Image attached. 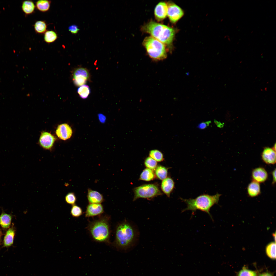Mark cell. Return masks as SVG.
<instances>
[{"label":"cell","instance_id":"24","mask_svg":"<svg viewBox=\"0 0 276 276\" xmlns=\"http://www.w3.org/2000/svg\"><path fill=\"white\" fill-rule=\"evenodd\" d=\"M168 168L159 165L155 169V174L159 179L163 180L167 177Z\"/></svg>","mask_w":276,"mask_h":276},{"label":"cell","instance_id":"38","mask_svg":"<svg viewBox=\"0 0 276 276\" xmlns=\"http://www.w3.org/2000/svg\"><path fill=\"white\" fill-rule=\"evenodd\" d=\"M3 235L2 232V230L0 228V243L1 240V237Z\"/></svg>","mask_w":276,"mask_h":276},{"label":"cell","instance_id":"28","mask_svg":"<svg viewBox=\"0 0 276 276\" xmlns=\"http://www.w3.org/2000/svg\"><path fill=\"white\" fill-rule=\"evenodd\" d=\"M150 157L156 160L157 162H160L164 160V156L163 153L157 150H151L149 152Z\"/></svg>","mask_w":276,"mask_h":276},{"label":"cell","instance_id":"15","mask_svg":"<svg viewBox=\"0 0 276 276\" xmlns=\"http://www.w3.org/2000/svg\"><path fill=\"white\" fill-rule=\"evenodd\" d=\"M175 187V182L171 177H167L163 180L161 188L163 192L169 197Z\"/></svg>","mask_w":276,"mask_h":276},{"label":"cell","instance_id":"30","mask_svg":"<svg viewBox=\"0 0 276 276\" xmlns=\"http://www.w3.org/2000/svg\"><path fill=\"white\" fill-rule=\"evenodd\" d=\"M83 211L81 208L75 204L73 205L71 210V213L73 217H78L82 214Z\"/></svg>","mask_w":276,"mask_h":276},{"label":"cell","instance_id":"2","mask_svg":"<svg viewBox=\"0 0 276 276\" xmlns=\"http://www.w3.org/2000/svg\"><path fill=\"white\" fill-rule=\"evenodd\" d=\"M141 30L167 46L171 44L175 34L172 28L152 20L143 25Z\"/></svg>","mask_w":276,"mask_h":276},{"label":"cell","instance_id":"8","mask_svg":"<svg viewBox=\"0 0 276 276\" xmlns=\"http://www.w3.org/2000/svg\"><path fill=\"white\" fill-rule=\"evenodd\" d=\"M167 5V15L171 22L175 23L183 16V11L180 7L173 3L169 2Z\"/></svg>","mask_w":276,"mask_h":276},{"label":"cell","instance_id":"39","mask_svg":"<svg viewBox=\"0 0 276 276\" xmlns=\"http://www.w3.org/2000/svg\"><path fill=\"white\" fill-rule=\"evenodd\" d=\"M272 235H273V237L274 238V241H275H275H276V233H275V232L274 233H273L272 234Z\"/></svg>","mask_w":276,"mask_h":276},{"label":"cell","instance_id":"14","mask_svg":"<svg viewBox=\"0 0 276 276\" xmlns=\"http://www.w3.org/2000/svg\"><path fill=\"white\" fill-rule=\"evenodd\" d=\"M103 211V206L101 204H89L87 207L85 216H97L102 214Z\"/></svg>","mask_w":276,"mask_h":276},{"label":"cell","instance_id":"5","mask_svg":"<svg viewBox=\"0 0 276 276\" xmlns=\"http://www.w3.org/2000/svg\"><path fill=\"white\" fill-rule=\"evenodd\" d=\"M89 229L93 238L96 241H108L110 231L108 218L103 217L95 221L90 224Z\"/></svg>","mask_w":276,"mask_h":276},{"label":"cell","instance_id":"35","mask_svg":"<svg viewBox=\"0 0 276 276\" xmlns=\"http://www.w3.org/2000/svg\"><path fill=\"white\" fill-rule=\"evenodd\" d=\"M272 175V184L274 185L276 182V169L275 168L271 172Z\"/></svg>","mask_w":276,"mask_h":276},{"label":"cell","instance_id":"16","mask_svg":"<svg viewBox=\"0 0 276 276\" xmlns=\"http://www.w3.org/2000/svg\"><path fill=\"white\" fill-rule=\"evenodd\" d=\"M87 197L89 204H101L104 200L103 197L101 194L90 189L88 190Z\"/></svg>","mask_w":276,"mask_h":276},{"label":"cell","instance_id":"17","mask_svg":"<svg viewBox=\"0 0 276 276\" xmlns=\"http://www.w3.org/2000/svg\"><path fill=\"white\" fill-rule=\"evenodd\" d=\"M15 231V227L12 226L7 231L3 239V245L4 247H8L13 244Z\"/></svg>","mask_w":276,"mask_h":276},{"label":"cell","instance_id":"1","mask_svg":"<svg viewBox=\"0 0 276 276\" xmlns=\"http://www.w3.org/2000/svg\"><path fill=\"white\" fill-rule=\"evenodd\" d=\"M221 194L217 193L213 195L207 194H201L194 199H180L187 205V207L182 210V212L187 211H192V215L194 214L196 211L200 210L207 213L211 219L213 220L210 213L211 208L215 204H218Z\"/></svg>","mask_w":276,"mask_h":276},{"label":"cell","instance_id":"22","mask_svg":"<svg viewBox=\"0 0 276 276\" xmlns=\"http://www.w3.org/2000/svg\"><path fill=\"white\" fill-rule=\"evenodd\" d=\"M33 27L35 32L37 33L44 34L47 30V25L45 21H37L34 24Z\"/></svg>","mask_w":276,"mask_h":276},{"label":"cell","instance_id":"32","mask_svg":"<svg viewBox=\"0 0 276 276\" xmlns=\"http://www.w3.org/2000/svg\"><path fill=\"white\" fill-rule=\"evenodd\" d=\"M238 276H257V273L255 271L244 268L238 273Z\"/></svg>","mask_w":276,"mask_h":276},{"label":"cell","instance_id":"6","mask_svg":"<svg viewBox=\"0 0 276 276\" xmlns=\"http://www.w3.org/2000/svg\"><path fill=\"white\" fill-rule=\"evenodd\" d=\"M133 200L139 198L151 199L162 193L158 187L154 184H146L135 188Z\"/></svg>","mask_w":276,"mask_h":276},{"label":"cell","instance_id":"3","mask_svg":"<svg viewBox=\"0 0 276 276\" xmlns=\"http://www.w3.org/2000/svg\"><path fill=\"white\" fill-rule=\"evenodd\" d=\"M136 236L135 229L132 226L126 221L119 224L116 233V243L119 248L125 250L130 247Z\"/></svg>","mask_w":276,"mask_h":276},{"label":"cell","instance_id":"18","mask_svg":"<svg viewBox=\"0 0 276 276\" xmlns=\"http://www.w3.org/2000/svg\"><path fill=\"white\" fill-rule=\"evenodd\" d=\"M247 191V194L249 197H254L258 196L261 192L260 184L252 180L248 185Z\"/></svg>","mask_w":276,"mask_h":276},{"label":"cell","instance_id":"13","mask_svg":"<svg viewBox=\"0 0 276 276\" xmlns=\"http://www.w3.org/2000/svg\"><path fill=\"white\" fill-rule=\"evenodd\" d=\"M167 5L166 3H159L156 6L154 10V15L156 19L160 21L164 19L167 15Z\"/></svg>","mask_w":276,"mask_h":276},{"label":"cell","instance_id":"34","mask_svg":"<svg viewBox=\"0 0 276 276\" xmlns=\"http://www.w3.org/2000/svg\"><path fill=\"white\" fill-rule=\"evenodd\" d=\"M211 123V121H210L203 122L200 123L197 126V127L200 129H204L208 126Z\"/></svg>","mask_w":276,"mask_h":276},{"label":"cell","instance_id":"25","mask_svg":"<svg viewBox=\"0 0 276 276\" xmlns=\"http://www.w3.org/2000/svg\"><path fill=\"white\" fill-rule=\"evenodd\" d=\"M57 38V33L53 30H47L44 33V40L46 43H48L54 42Z\"/></svg>","mask_w":276,"mask_h":276},{"label":"cell","instance_id":"27","mask_svg":"<svg viewBox=\"0 0 276 276\" xmlns=\"http://www.w3.org/2000/svg\"><path fill=\"white\" fill-rule=\"evenodd\" d=\"M77 91L80 97L85 99L88 97L90 93V90L88 85H84L80 86L78 89Z\"/></svg>","mask_w":276,"mask_h":276},{"label":"cell","instance_id":"29","mask_svg":"<svg viewBox=\"0 0 276 276\" xmlns=\"http://www.w3.org/2000/svg\"><path fill=\"white\" fill-rule=\"evenodd\" d=\"M144 164L147 168L153 170H155L157 167V162L153 158L148 157L145 159Z\"/></svg>","mask_w":276,"mask_h":276},{"label":"cell","instance_id":"9","mask_svg":"<svg viewBox=\"0 0 276 276\" xmlns=\"http://www.w3.org/2000/svg\"><path fill=\"white\" fill-rule=\"evenodd\" d=\"M55 140V137L51 133L43 132L41 133L40 136L39 143L43 148L49 150L52 147Z\"/></svg>","mask_w":276,"mask_h":276},{"label":"cell","instance_id":"12","mask_svg":"<svg viewBox=\"0 0 276 276\" xmlns=\"http://www.w3.org/2000/svg\"><path fill=\"white\" fill-rule=\"evenodd\" d=\"M262 161L266 164L274 165L276 163V152L272 148L265 147L261 154Z\"/></svg>","mask_w":276,"mask_h":276},{"label":"cell","instance_id":"37","mask_svg":"<svg viewBox=\"0 0 276 276\" xmlns=\"http://www.w3.org/2000/svg\"><path fill=\"white\" fill-rule=\"evenodd\" d=\"M99 118L100 121L102 122L104 121L105 120V118L104 117V116L102 115H100L99 116Z\"/></svg>","mask_w":276,"mask_h":276},{"label":"cell","instance_id":"10","mask_svg":"<svg viewBox=\"0 0 276 276\" xmlns=\"http://www.w3.org/2000/svg\"><path fill=\"white\" fill-rule=\"evenodd\" d=\"M251 176L252 180L259 183L265 182L268 179V175L264 168L259 167L252 170Z\"/></svg>","mask_w":276,"mask_h":276},{"label":"cell","instance_id":"23","mask_svg":"<svg viewBox=\"0 0 276 276\" xmlns=\"http://www.w3.org/2000/svg\"><path fill=\"white\" fill-rule=\"evenodd\" d=\"M155 178V175L153 170L148 168L144 169L140 174L139 179L146 181L153 180Z\"/></svg>","mask_w":276,"mask_h":276},{"label":"cell","instance_id":"19","mask_svg":"<svg viewBox=\"0 0 276 276\" xmlns=\"http://www.w3.org/2000/svg\"><path fill=\"white\" fill-rule=\"evenodd\" d=\"M12 217V214H7L2 211L0 215V225L3 229L9 228Z\"/></svg>","mask_w":276,"mask_h":276},{"label":"cell","instance_id":"7","mask_svg":"<svg viewBox=\"0 0 276 276\" xmlns=\"http://www.w3.org/2000/svg\"><path fill=\"white\" fill-rule=\"evenodd\" d=\"M90 75L88 70L86 68L79 67L76 68L73 74V80L76 86H81L84 85L89 79Z\"/></svg>","mask_w":276,"mask_h":276},{"label":"cell","instance_id":"26","mask_svg":"<svg viewBox=\"0 0 276 276\" xmlns=\"http://www.w3.org/2000/svg\"><path fill=\"white\" fill-rule=\"evenodd\" d=\"M266 252L268 256L273 259L276 258V244L271 242L266 247Z\"/></svg>","mask_w":276,"mask_h":276},{"label":"cell","instance_id":"36","mask_svg":"<svg viewBox=\"0 0 276 276\" xmlns=\"http://www.w3.org/2000/svg\"><path fill=\"white\" fill-rule=\"evenodd\" d=\"M259 276H273V275L270 273L266 272L260 274Z\"/></svg>","mask_w":276,"mask_h":276},{"label":"cell","instance_id":"4","mask_svg":"<svg viewBox=\"0 0 276 276\" xmlns=\"http://www.w3.org/2000/svg\"><path fill=\"white\" fill-rule=\"evenodd\" d=\"M143 45L149 56L152 59L159 61L165 59L167 53L165 45L152 36L146 37Z\"/></svg>","mask_w":276,"mask_h":276},{"label":"cell","instance_id":"21","mask_svg":"<svg viewBox=\"0 0 276 276\" xmlns=\"http://www.w3.org/2000/svg\"><path fill=\"white\" fill-rule=\"evenodd\" d=\"M51 1L47 0H40L35 3L36 8L42 12L48 11L50 9Z\"/></svg>","mask_w":276,"mask_h":276},{"label":"cell","instance_id":"33","mask_svg":"<svg viewBox=\"0 0 276 276\" xmlns=\"http://www.w3.org/2000/svg\"><path fill=\"white\" fill-rule=\"evenodd\" d=\"M68 30L72 34H75L77 33L79 29L76 25H72L68 27Z\"/></svg>","mask_w":276,"mask_h":276},{"label":"cell","instance_id":"11","mask_svg":"<svg viewBox=\"0 0 276 276\" xmlns=\"http://www.w3.org/2000/svg\"><path fill=\"white\" fill-rule=\"evenodd\" d=\"M55 133L60 139L66 140L71 137L73 132L71 127L67 124L64 123L58 126Z\"/></svg>","mask_w":276,"mask_h":276},{"label":"cell","instance_id":"20","mask_svg":"<svg viewBox=\"0 0 276 276\" xmlns=\"http://www.w3.org/2000/svg\"><path fill=\"white\" fill-rule=\"evenodd\" d=\"M36 8V5L32 1L26 0L22 2L21 9L23 12L26 15L33 13L34 12Z\"/></svg>","mask_w":276,"mask_h":276},{"label":"cell","instance_id":"31","mask_svg":"<svg viewBox=\"0 0 276 276\" xmlns=\"http://www.w3.org/2000/svg\"><path fill=\"white\" fill-rule=\"evenodd\" d=\"M65 201L67 204L73 205L75 204L76 200V198L74 193L73 192H69L65 196Z\"/></svg>","mask_w":276,"mask_h":276}]
</instances>
